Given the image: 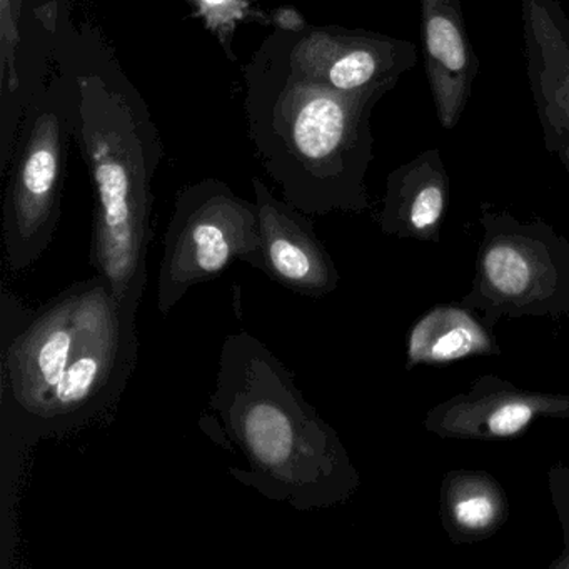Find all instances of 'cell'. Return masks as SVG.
I'll return each instance as SVG.
<instances>
[{
  "instance_id": "cell-1",
  "label": "cell",
  "mask_w": 569,
  "mask_h": 569,
  "mask_svg": "<svg viewBox=\"0 0 569 569\" xmlns=\"http://www.w3.org/2000/svg\"><path fill=\"white\" fill-rule=\"evenodd\" d=\"M0 312V555L12 559L29 451L114 411L138 365V312L121 308L99 274L36 311L4 284Z\"/></svg>"
},
{
  "instance_id": "cell-2",
  "label": "cell",
  "mask_w": 569,
  "mask_h": 569,
  "mask_svg": "<svg viewBox=\"0 0 569 569\" xmlns=\"http://www.w3.org/2000/svg\"><path fill=\"white\" fill-rule=\"evenodd\" d=\"M209 408L248 468L236 481L296 511L345 505L358 469L336 429L306 401L291 369L248 331L226 336Z\"/></svg>"
},
{
  "instance_id": "cell-3",
  "label": "cell",
  "mask_w": 569,
  "mask_h": 569,
  "mask_svg": "<svg viewBox=\"0 0 569 569\" xmlns=\"http://www.w3.org/2000/svg\"><path fill=\"white\" fill-rule=\"evenodd\" d=\"M66 69L74 91V141L94 189L89 258L119 306L138 312L148 286L161 134L138 89L99 42L82 44Z\"/></svg>"
},
{
  "instance_id": "cell-4",
  "label": "cell",
  "mask_w": 569,
  "mask_h": 569,
  "mask_svg": "<svg viewBox=\"0 0 569 569\" xmlns=\"http://www.w3.org/2000/svg\"><path fill=\"white\" fill-rule=\"evenodd\" d=\"M249 138L282 199L308 216L369 209L378 94H345L292 71L264 39L244 68Z\"/></svg>"
},
{
  "instance_id": "cell-5",
  "label": "cell",
  "mask_w": 569,
  "mask_h": 569,
  "mask_svg": "<svg viewBox=\"0 0 569 569\" xmlns=\"http://www.w3.org/2000/svg\"><path fill=\"white\" fill-rule=\"evenodd\" d=\"M72 139L74 91L64 69L29 111L9 174L2 234L11 271L34 266L54 241Z\"/></svg>"
},
{
  "instance_id": "cell-6",
  "label": "cell",
  "mask_w": 569,
  "mask_h": 569,
  "mask_svg": "<svg viewBox=\"0 0 569 569\" xmlns=\"http://www.w3.org/2000/svg\"><path fill=\"white\" fill-rule=\"evenodd\" d=\"M234 262L261 266L258 206L219 179H202L176 196L158 276V309L168 316L194 286L218 279Z\"/></svg>"
},
{
  "instance_id": "cell-7",
  "label": "cell",
  "mask_w": 569,
  "mask_h": 569,
  "mask_svg": "<svg viewBox=\"0 0 569 569\" xmlns=\"http://www.w3.org/2000/svg\"><path fill=\"white\" fill-rule=\"evenodd\" d=\"M475 284L462 299L489 325L501 318L569 315V244L542 221L521 222L482 204Z\"/></svg>"
},
{
  "instance_id": "cell-8",
  "label": "cell",
  "mask_w": 569,
  "mask_h": 569,
  "mask_svg": "<svg viewBox=\"0 0 569 569\" xmlns=\"http://www.w3.org/2000/svg\"><path fill=\"white\" fill-rule=\"evenodd\" d=\"M292 71L345 94L385 98L418 64L412 42L345 28H278L268 36Z\"/></svg>"
},
{
  "instance_id": "cell-9",
  "label": "cell",
  "mask_w": 569,
  "mask_h": 569,
  "mask_svg": "<svg viewBox=\"0 0 569 569\" xmlns=\"http://www.w3.org/2000/svg\"><path fill=\"white\" fill-rule=\"evenodd\" d=\"M261 231L259 271L282 288L321 299L339 286V271L308 214L278 199L262 179L252 178Z\"/></svg>"
},
{
  "instance_id": "cell-10",
  "label": "cell",
  "mask_w": 569,
  "mask_h": 569,
  "mask_svg": "<svg viewBox=\"0 0 569 569\" xmlns=\"http://www.w3.org/2000/svg\"><path fill=\"white\" fill-rule=\"evenodd\" d=\"M529 88L546 149L569 176V19L558 0H521Z\"/></svg>"
},
{
  "instance_id": "cell-11",
  "label": "cell",
  "mask_w": 569,
  "mask_h": 569,
  "mask_svg": "<svg viewBox=\"0 0 569 569\" xmlns=\"http://www.w3.org/2000/svg\"><path fill=\"white\" fill-rule=\"evenodd\" d=\"M539 418H569V396L526 392L486 376L468 392L432 408L425 426L441 438L506 439Z\"/></svg>"
},
{
  "instance_id": "cell-12",
  "label": "cell",
  "mask_w": 569,
  "mask_h": 569,
  "mask_svg": "<svg viewBox=\"0 0 569 569\" xmlns=\"http://www.w3.org/2000/svg\"><path fill=\"white\" fill-rule=\"evenodd\" d=\"M422 54L436 114L445 129L461 122L479 62L466 31L461 0H421Z\"/></svg>"
},
{
  "instance_id": "cell-13",
  "label": "cell",
  "mask_w": 569,
  "mask_h": 569,
  "mask_svg": "<svg viewBox=\"0 0 569 569\" xmlns=\"http://www.w3.org/2000/svg\"><path fill=\"white\" fill-rule=\"evenodd\" d=\"M449 201V176L439 149H428L388 176L378 224L398 238L438 239Z\"/></svg>"
},
{
  "instance_id": "cell-14",
  "label": "cell",
  "mask_w": 569,
  "mask_h": 569,
  "mask_svg": "<svg viewBox=\"0 0 569 569\" xmlns=\"http://www.w3.org/2000/svg\"><path fill=\"white\" fill-rule=\"evenodd\" d=\"M441 515L455 541L486 538L506 521L505 492L485 472H452L442 486Z\"/></svg>"
},
{
  "instance_id": "cell-15",
  "label": "cell",
  "mask_w": 569,
  "mask_h": 569,
  "mask_svg": "<svg viewBox=\"0 0 569 569\" xmlns=\"http://www.w3.org/2000/svg\"><path fill=\"white\" fill-rule=\"evenodd\" d=\"M495 351L491 336L461 308H436L419 319L408 339L409 366L445 365Z\"/></svg>"
},
{
  "instance_id": "cell-16",
  "label": "cell",
  "mask_w": 569,
  "mask_h": 569,
  "mask_svg": "<svg viewBox=\"0 0 569 569\" xmlns=\"http://www.w3.org/2000/svg\"><path fill=\"white\" fill-rule=\"evenodd\" d=\"M549 485H551L556 511H558L562 528H565L566 548L561 558L552 565V568L569 569V469L556 466L551 471V476H549Z\"/></svg>"
}]
</instances>
